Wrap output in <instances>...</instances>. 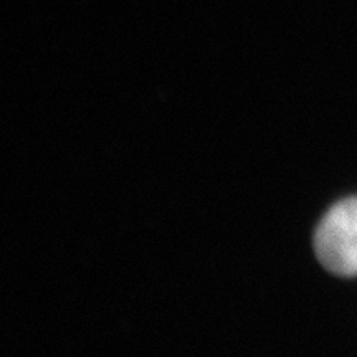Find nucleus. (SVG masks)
I'll list each match as a JSON object with an SVG mask.
<instances>
[{
    "label": "nucleus",
    "instance_id": "obj_1",
    "mask_svg": "<svg viewBox=\"0 0 357 357\" xmlns=\"http://www.w3.org/2000/svg\"><path fill=\"white\" fill-rule=\"evenodd\" d=\"M314 252L326 270L339 276L357 275V197L341 200L321 218Z\"/></svg>",
    "mask_w": 357,
    "mask_h": 357
}]
</instances>
